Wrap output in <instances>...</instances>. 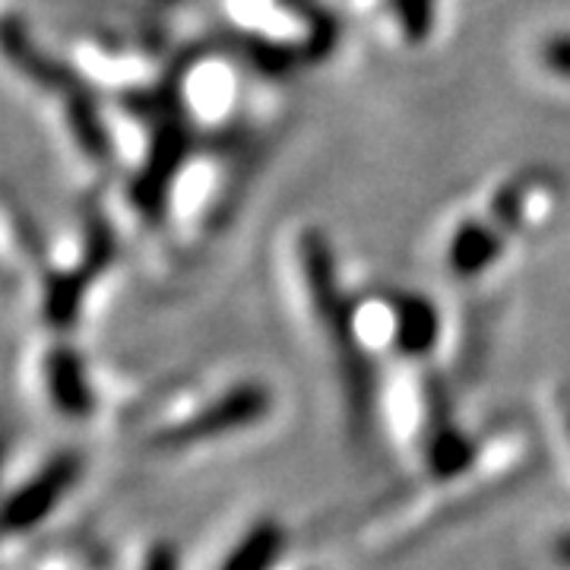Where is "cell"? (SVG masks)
Returning a JSON list of instances; mask_svg holds the SVG:
<instances>
[]
</instances>
